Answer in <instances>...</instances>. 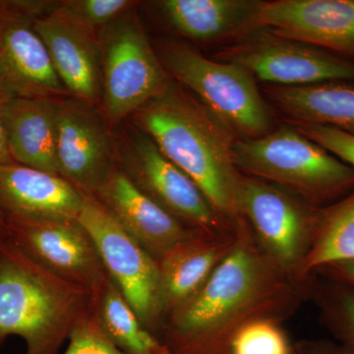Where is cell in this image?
I'll list each match as a JSON object with an SVG mask.
<instances>
[{
	"label": "cell",
	"instance_id": "1",
	"mask_svg": "<svg viewBox=\"0 0 354 354\" xmlns=\"http://www.w3.org/2000/svg\"><path fill=\"white\" fill-rule=\"evenodd\" d=\"M227 255L201 290L174 310L172 327L188 342L227 348L235 330L269 314L291 297L286 276L261 250L239 216Z\"/></svg>",
	"mask_w": 354,
	"mask_h": 354
},
{
	"label": "cell",
	"instance_id": "2",
	"mask_svg": "<svg viewBox=\"0 0 354 354\" xmlns=\"http://www.w3.org/2000/svg\"><path fill=\"white\" fill-rule=\"evenodd\" d=\"M132 118L165 157L196 183L223 220L236 221L241 174L232 151L236 139L227 127L172 79Z\"/></svg>",
	"mask_w": 354,
	"mask_h": 354
},
{
	"label": "cell",
	"instance_id": "3",
	"mask_svg": "<svg viewBox=\"0 0 354 354\" xmlns=\"http://www.w3.org/2000/svg\"><path fill=\"white\" fill-rule=\"evenodd\" d=\"M234 160L243 176L262 179L320 208L354 192V169L290 124L260 138L235 140Z\"/></svg>",
	"mask_w": 354,
	"mask_h": 354
},
{
	"label": "cell",
	"instance_id": "4",
	"mask_svg": "<svg viewBox=\"0 0 354 354\" xmlns=\"http://www.w3.org/2000/svg\"><path fill=\"white\" fill-rule=\"evenodd\" d=\"M155 50L167 75L194 95L235 139L260 138L276 128L274 111L249 70L209 59L176 41H162Z\"/></svg>",
	"mask_w": 354,
	"mask_h": 354
},
{
	"label": "cell",
	"instance_id": "5",
	"mask_svg": "<svg viewBox=\"0 0 354 354\" xmlns=\"http://www.w3.org/2000/svg\"><path fill=\"white\" fill-rule=\"evenodd\" d=\"M85 288L7 248L0 257V337L17 335L41 348L74 320Z\"/></svg>",
	"mask_w": 354,
	"mask_h": 354
},
{
	"label": "cell",
	"instance_id": "6",
	"mask_svg": "<svg viewBox=\"0 0 354 354\" xmlns=\"http://www.w3.org/2000/svg\"><path fill=\"white\" fill-rule=\"evenodd\" d=\"M97 37L102 57L101 111L109 125H116L160 94L171 79L134 7L102 28Z\"/></svg>",
	"mask_w": 354,
	"mask_h": 354
},
{
	"label": "cell",
	"instance_id": "7",
	"mask_svg": "<svg viewBox=\"0 0 354 354\" xmlns=\"http://www.w3.org/2000/svg\"><path fill=\"white\" fill-rule=\"evenodd\" d=\"M321 209L274 184L241 174L239 216L261 250L286 276L300 274Z\"/></svg>",
	"mask_w": 354,
	"mask_h": 354
},
{
	"label": "cell",
	"instance_id": "8",
	"mask_svg": "<svg viewBox=\"0 0 354 354\" xmlns=\"http://www.w3.org/2000/svg\"><path fill=\"white\" fill-rule=\"evenodd\" d=\"M218 62L241 65L263 85L301 87L324 83L354 85V59L258 28L223 46Z\"/></svg>",
	"mask_w": 354,
	"mask_h": 354
},
{
	"label": "cell",
	"instance_id": "9",
	"mask_svg": "<svg viewBox=\"0 0 354 354\" xmlns=\"http://www.w3.org/2000/svg\"><path fill=\"white\" fill-rule=\"evenodd\" d=\"M77 221L140 321L153 322L162 312L160 267L155 258L95 198L85 195Z\"/></svg>",
	"mask_w": 354,
	"mask_h": 354
},
{
	"label": "cell",
	"instance_id": "10",
	"mask_svg": "<svg viewBox=\"0 0 354 354\" xmlns=\"http://www.w3.org/2000/svg\"><path fill=\"white\" fill-rule=\"evenodd\" d=\"M115 149L124 174L169 213L208 234L223 230V218L196 183L165 157L146 133L135 125L127 128Z\"/></svg>",
	"mask_w": 354,
	"mask_h": 354
},
{
	"label": "cell",
	"instance_id": "11",
	"mask_svg": "<svg viewBox=\"0 0 354 354\" xmlns=\"http://www.w3.org/2000/svg\"><path fill=\"white\" fill-rule=\"evenodd\" d=\"M116 149L101 109L66 95L57 102L59 176L79 190L95 192L114 169Z\"/></svg>",
	"mask_w": 354,
	"mask_h": 354
},
{
	"label": "cell",
	"instance_id": "12",
	"mask_svg": "<svg viewBox=\"0 0 354 354\" xmlns=\"http://www.w3.org/2000/svg\"><path fill=\"white\" fill-rule=\"evenodd\" d=\"M32 20L0 1V99L3 101L70 95Z\"/></svg>",
	"mask_w": 354,
	"mask_h": 354
},
{
	"label": "cell",
	"instance_id": "13",
	"mask_svg": "<svg viewBox=\"0 0 354 354\" xmlns=\"http://www.w3.org/2000/svg\"><path fill=\"white\" fill-rule=\"evenodd\" d=\"M257 25L354 59V0H261Z\"/></svg>",
	"mask_w": 354,
	"mask_h": 354
},
{
	"label": "cell",
	"instance_id": "14",
	"mask_svg": "<svg viewBox=\"0 0 354 354\" xmlns=\"http://www.w3.org/2000/svg\"><path fill=\"white\" fill-rule=\"evenodd\" d=\"M9 221L24 245L48 271L83 288L100 285L99 255L78 221Z\"/></svg>",
	"mask_w": 354,
	"mask_h": 354
},
{
	"label": "cell",
	"instance_id": "15",
	"mask_svg": "<svg viewBox=\"0 0 354 354\" xmlns=\"http://www.w3.org/2000/svg\"><path fill=\"white\" fill-rule=\"evenodd\" d=\"M85 195L64 177L0 164V211L12 220L77 221Z\"/></svg>",
	"mask_w": 354,
	"mask_h": 354
},
{
	"label": "cell",
	"instance_id": "16",
	"mask_svg": "<svg viewBox=\"0 0 354 354\" xmlns=\"http://www.w3.org/2000/svg\"><path fill=\"white\" fill-rule=\"evenodd\" d=\"M95 193L118 223L160 260L195 235L140 189L124 171L114 169Z\"/></svg>",
	"mask_w": 354,
	"mask_h": 354
},
{
	"label": "cell",
	"instance_id": "17",
	"mask_svg": "<svg viewBox=\"0 0 354 354\" xmlns=\"http://www.w3.org/2000/svg\"><path fill=\"white\" fill-rule=\"evenodd\" d=\"M53 67L71 97L101 102L102 57L97 37L55 15L32 20Z\"/></svg>",
	"mask_w": 354,
	"mask_h": 354
},
{
	"label": "cell",
	"instance_id": "18",
	"mask_svg": "<svg viewBox=\"0 0 354 354\" xmlns=\"http://www.w3.org/2000/svg\"><path fill=\"white\" fill-rule=\"evenodd\" d=\"M157 4L171 27L191 41L227 46L259 28L261 0H162Z\"/></svg>",
	"mask_w": 354,
	"mask_h": 354
},
{
	"label": "cell",
	"instance_id": "19",
	"mask_svg": "<svg viewBox=\"0 0 354 354\" xmlns=\"http://www.w3.org/2000/svg\"><path fill=\"white\" fill-rule=\"evenodd\" d=\"M57 102L53 97H32L6 102L7 138L14 162L59 176Z\"/></svg>",
	"mask_w": 354,
	"mask_h": 354
},
{
	"label": "cell",
	"instance_id": "20",
	"mask_svg": "<svg viewBox=\"0 0 354 354\" xmlns=\"http://www.w3.org/2000/svg\"><path fill=\"white\" fill-rule=\"evenodd\" d=\"M272 111L288 124H318L354 135V85L324 83L301 87L262 85Z\"/></svg>",
	"mask_w": 354,
	"mask_h": 354
},
{
	"label": "cell",
	"instance_id": "21",
	"mask_svg": "<svg viewBox=\"0 0 354 354\" xmlns=\"http://www.w3.org/2000/svg\"><path fill=\"white\" fill-rule=\"evenodd\" d=\"M232 241L234 237L221 241L194 235L165 254L158 264L162 311H174L201 290Z\"/></svg>",
	"mask_w": 354,
	"mask_h": 354
},
{
	"label": "cell",
	"instance_id": "22",
	"mask_svg": "<svg viewBox=\"0 0 354 354\" xmlns=\"http://www.w3.org/2000/svg\"><path fill=\"white\" fill-rule=\"evenodd\" d=\"M346 262H354V192L321 209L313 243L300 274Z\"/></svg>",
	"mask_w": 354,
	"mask_h": 354
},
{
	"label": "cell",
	"instance_id": "23",
	"mask_svg": "<svg viewBox=\"0 0 354 354\" xmlns=\"http://www.w3.org/2000/svg\"><path fill=\"white\" fill-rule=\"evenodd\" d=\"M104 332L132 354H153L158 344L141 327V321L120 291L109 285L102 301Z\"/></svg>",
	"mask_w": 354,
	"mask_h": 354
},
{
	"label": "cell",
	"instance_id": "24",
	"mask_svg": "<svg viewBox=\"0 0 354 354\" xmlns=\"http://www.w3.org/2000/svg\"><path fill=\"white\" fill-rule=\"evenodd\" d=\"M227 354H292L285 333L272 318L249 321L235 330Z\"/></svg>",
	"mask_w": 354,
	"mask_h": 354
},
{
	"label": "cell",
	"instance_id": "25",
	"mask_svg": "<svg viewBox=\"0 0 354 354\" xmlns=\"http://www.w3.org/2000/svg\"><path fill=\"white\" fill-rule=\"evenodd\" d=\"M136 3L130 0H64L53 14L97 36L95 32Z\"/></svg>",
	"mask_w": 354,
	"mask_h": 354
},
{
	"label": "cell",
	"instance_id": "26",
	"mask_svg": "<svg viewBox=\"0 0 354 354\" xmlns=\"http://www.w3.org/2000/svg\"><path fill=\"white\" fill-rule=\"evenodd\" d=\"M322 307L330 329L354 353V288L335 281L322 295Z\"/></svg>",
	"mask_w": 354,
	"mask_h": 354
},
{
	"label": "cell",
	"instance_id": "27",
	"mask_svg": "<svg viewBox=\"0 0 354 354\" xmlns=\"http://www.w3.org/2000/svg\"><path fill=\"white\" fill-rule=\"evenodd\" d=\"M64 354H122L94 319L77 321Z\"/></svg>",
	"mask_w": 354,
	"mask_h": 354
},
{
	"label": "cell",
	"instance_id": "28",
	"mask_svg": "<svg viewBox=\"0 0 354 354\" xmlns=\"http://www.w3.org/2000/svg\"><path fill=\"white\" fill-rule=\"evenodd\" d=\"M291 127L297 128L307 138L323 147L354 169L353 134L325 125L295 124Z\"/></svg>",
	"mask_w": 354,
	"mask_h": 354
},
{
	"label": "cell",
	"instance_id": "29",
	"mask_svg": "<svg viewBox=\"0 0 354 354\" xmlns=\"http://www.w3.org/2000/svg\"><path fill=\"white\" fill-rule=\"evenodd\" d=\"M337 283L354 288V262L339 263L319 270Z\"/></svg>",
	"mask_w": 354,
	"mask_h": 354
},
{
	"label": "cell",
	"instance_id": "30",
	"mask_svg": "<svg viewBox=\"0 0 354 354\" xmlns=\"http://www.w3.org/2000/svg\"><path fill=\"white\" fill-rule=\"evenodd\" d=\"M6 102V101L0 99V164L14 162L9 152L8 138H7L6 114H4Z\"/></svg>",
	"mask_w": 354,
	"mask_h": 354
},
{
	"label": "cell",
	"instance_id": "31",
	"mask_svg": "<svg viewBox=\"0 0 354 354\" xmlns=\"http://www.w3.org/2000/svg\"><path fill=\"white\" fill-rule=\"evenodd\" d=\"M310 354H354L342 344H319L312 348Z\"/></svg>",
	"mask_w": 354,
	"mask_h": 354
},
{
	"label": "cell",
	"instance_id": "32",
	"mask_svg": "<svg viewBox=\"0 0 354 354\" xmlns=\"http://www.w3.org/2000/svg\"><path fill=\"white\" fill-rule=\"evenodd\" d=\"M153 354H171L169 351H167L165 348H162L160 346H158L157 349L155 351Z\"/></svg>",
	"mask_w": 354,
	"mask_h": 354
}]
</instances>
